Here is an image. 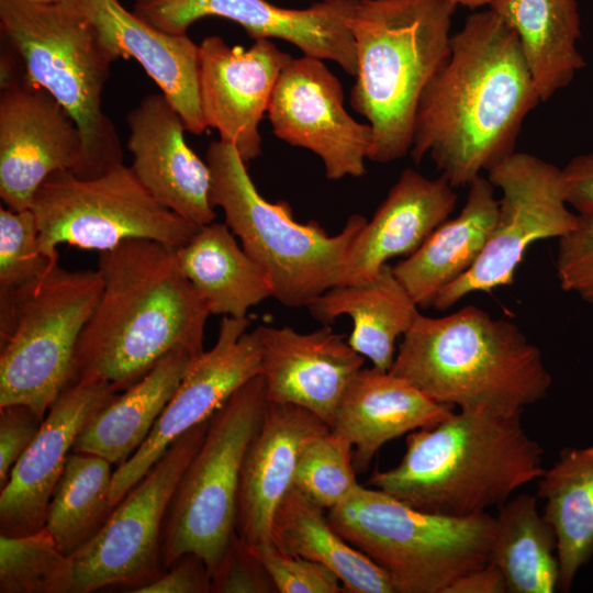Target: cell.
<instances>
[{"label":"cell","mask_w":593,"mask_h":593,"mask_svg":"<svg viewBox=\"0 0 593 593\" xmlns=\"http://www.w3.org/2000/svg\"><path fill=\"white\" fill-rule=\"evenodd\" d=\"M447 0H358L348 21L357 69L353 109L368 120V159L388 164L412 146L421 97L451 48Z\"/></svg>","instance_id":"obj_5"},{"label":"cell","mask_w":593,"mask_h":593,"mask_svg":"<svg viewBox=\"0 0 593 593\" xmlns=\"http://www.w3.org/2000/svg\"><path fill=\"white\" fill-rule=\"evenodd\" d=\"M279 593H342L339 578L327 567L279 550L272 542L250 547Z\"/></svg>","instance_id":"obj_38"},{"label":"cell","mask_w":593,"mask_h":593,"mask_svg":"<svg viewBox=\"0 0 593 593\" xmlns=\"http://www.w3.org/2000/svg\"><path fill=\"white\" fill-rule=\"evenodd\" d=\"M130 592L208 593L211 592V574L200 557L186 553L163 571L157 579Z\"/></svg>","instance_id":"obj_42"},{"label":"cell","mask_w":593,"mask_h":593,"mask_svg":"<svg viewBox=\"0 0 593 593\" xmlns=\"http://www.w3.org/2000/svg\"><path fill=\"white\" fill-rule=\"evenodd\" d=\"M566 200L578 214L593 213V150L573 157L561 169Z\"/></svg>","instance_id":"obj_43"},{"label":"cell","mask_w":593,"mask_h":593,"mask_svg":"<svg viewBox=\"0 0 593 593\" xmlns=\"http://www.w3.org/2000/svg\"><path fill=\"white\" fill-rule=\"evenodd\" d=\"M328 429L322 418L301 406L268 402L239 477L235 530L248 546L271 542L272 518L293 486L303 447Z\"/></svg>","instance_id":"obj_22"},{"label":"cell","mask_w":593,"mask_h":593,"mask_svg":"<svg viewBox=\"0 0 593 593\" xmlns=\"http://www.w3.org/2000/svg\"><path fill=\"white\" fill-rule=\"evenodd\" d=\"M390 371L443 405L504 416L522 415L552 382L516 324L472 304L440 317L418 313Z\"/></svg>","instance_id":"obj_4"},{"label":"cell","mask_w":593,"mask_h":593,"mask_svg":"<svg viewBox=\"0 0 593 593\" xmlns=\"http://www.w3.org/2000/svg\"><path fill=\"white\" fill-rule=\"evenodd\" d=\"M452 412L390 370L362 367L348 384L331 429L356 447L354 466L362 472L384 444L433 427Z\"/></svg>","instance_id":"obj_25"},{"label":"cell","mask_w":593,"mask_h":593,"mask_svg":"<svg viewBox=\"0 0 593 593\" xmlns=\"http://www.w3.org/2000/svg\"><path fill=\"white\" fill-rule=\"evenodd\" d=\"M111 466L96 455L74 451L68 455L53 491L44 526L64 555L76 552L110 516Z\"/></svg>","instance_id":"obj_34"},{"label":"cell","mask_w":593,"mask_h":593,"mask_svg":"<svg viewBox=\"0 0 593 593\" xmlns=\"http://www.w3.org/2000/svg\"><path fill=\"white\" fill-rule=\"evenodd\" d=\"M490 9L516 33L540 102L584 67L577 0H493Z\"/></svg>","instance_id":"obj_29"},{"label":"cell","mask_w":593,"mask_h":593,"mask_svg":"<svg viewBox=\"0 0 593 593\" xmlns=\"http://www.w3.org/2000/svg\"><path fill=\"white\" fill-rule=\"evenodd\" d=\"M199 356L186 349L166 354L89 421L71 451L96 455L118 467L124 463L147 438Z\"/></svg>","instance_id":"obj_27"},{"label":"cell","mask_w":593,"mask_h":593,"mask_svg":"<svg viewBox=\"0 0 593 593\" xmlns=\"http://www.w3.org/2000/svg\"><path fill=\"white\" fill-rule=\"evenodd\" d=\"M261 376L269 403L301 406L332 426L337 406L365 357L325 325L310 333L290 326H257Z\"/></svg>","instance_id":"obj_21"},{"label":"cell","mask_w":593,"mask_h":593,"mask_svg":"<svg viewBox=\"0 0 593 593\" xmlns=\"http://www.w3.org/2000/svg\"><path fill=\"white\" fill-rule=\"evenodd\" d=\"M34 2H42V3H52V2H59V1H66V0H29Z\"/></svg>","instance_id":"obj_46"},{"label":"cell","mask_w":593,"mask_h":593,"mask_svg":"<svg viewBox=\"0 0 593 593\" xmlns=\"http://www.w3.org/2000/svg\"><path fill=\"white\" fill-rule=\"evenodd\" d=\"M344 101L339 79L322 59L303 55L282 69L267 110L275 135L315 154L329 180L365 175L372 146L371 126L356 121Z\"/></svg>","instance_id":"obj_16"},{"label":"cell","mask_w":593,"mask_h":593,"mask_svg":"<svg viewBox=\"0 0 593 593\" xmlns=\"http://www.w3.org/2000/svg\"><path fill=\"white\" fill-rule=\"evenodd\" d=\"M539 102L514 30L491 9L475 12L421 97L411 157L428 156L454 188L469 186L515 152Z\"/></svg>","instance_id":"obj_1"},{"label":"cell","mask_w":593,"mask_h":593,"mask_svg":"<svg viewBox=\"0 0 593 593\" xmlns=\"http://www.w3.org/2000/svg\"><path fill=\"white\" fill-rule=\"evenodd\" d=\"M97 270L102 290L78 340L69 385L104 381L122 392L174 349L204 351L211 314L175 247L126 239L99 253Z\"/></svg>","instance_id":"obj_2"},{"label":"cell","mask_w":593,"mask_h":593,"mask_svg":"<svg viewBox=\"0 0 593 593\" xmlns=\"http://www.w3.org/2000/svg\"><path fill=\"white\" fill-rule=\"evenodd\" d=\"M118 58H134L181 116L186 128L205 130L199 96V45L187 33H167L120 0H77Z\"/></svg>","instance_id":"obj_24"},{"label":"cell","mask_w":593,"mask_h":593,"mask_svg":"<svg viewBox=\"0 0 593 593\" xmlns=\"http://www.w3.org/2000/svg\"><path fill=\"white\" fill-rule=\"evenodd\" d=\"M206 163L211 202L267 277L275 299L289 307L307 306L335 286L365 216H349L338 234L329 235L316 221H295L287 201L266 200L233 145L211 142Z\"/></svg>","instance_id":"obj_7"},{"label":"cell","mask_w":593,"mask_h":593,"mask_svg":"<svg viewBox=\"0 0 593 593\" xmlns=\"http://www.w3.org/2000/svg\"><path fill=\"white\" fill-rule=\"evenodd\" d=\"M72 568L44 527L25 536L0 535L1 593H71Z\"/></svg>","instance_id":"obj_35"},{"label":"cell","mask_w":593,"mask_h":593,"mask_svg":"<svg viewBox=\"0 0 593 593\" xmlns=\"http://www.w3.org/2000/svg\"><path fill=\"white\" fill-rule=\"evenodd\" d=\"M468 187L459 214L440 224L415 253L392 266L418 307L433 306L437 294L474 265L494 227L499 211L495 187L482 176Z\"/></svg>","instance_id":"obj_26"},{"label":"cell","mask_w":593,"mask_h":593,"mask_svg":"<svg viewBox=\"0 0 593 593\" xmlns=\"http://www.w3.org/2000/svg\"><path fill=\"white\" fill-rule=\"evenodd\" d=\"M130 166L143 187L164 206L197 226L214 222L211 170L187 144L186 125L160 93H152L128 112Z\"/></svg>","instance_id":"obj_20"},{"label":"cell","mask_w":593,"mask_h":593,"mask_svg":"<svg viewBox=\"0 0 593 593\" xmlns=\"http://www.w3.org/2000/svg\"><path fill=\"white\" fill-rule=\"evenodd\" d=\"M0 29L26 78L48 91L77 123L83 153L75 176L91 179L123 164L118 132L102 109L116 58L77 0H0Z\"/></svg>","instance_id":"obj_6"},{"label":"cell","mask_w":593,"mask_h":593,"mask_svg":"<svg viewBox=\"0 0 593 593\" xmlns=\"http://www.w3.org/2000/svg\"><path fill=\"white\" fill-rule=\"evenodd\" d=\"M306 307L312 317L324 324L342 315L350 316L354 326L349 345L383 371L393 365L396 339L419 313L390 264L371 280L329 288Z\"/></svg>","instance_id":"obj_28"},{"label":"cell","mask_w":593,"mask_h":593,"mask_svg":"<svg viewBox=\"0 0 593 593\" xmlns=\"http://www.w3.org/2000/svg\"><path fill=\"white\" fill-rule=\"evenodd\" d=\"M505 578L497 566L488 562L454 580L444 593H506Z\"/></svg>","instance_id":"obj_44"},{"label":"cell","mask_w":593,"mask_h":593,"mask_svg":"<svg viewBox=\"0 0 593 593\" xmlns=\"http://www.w3.org/2000/svg\"><path fill=\"white\" fill-rule=\"evenodd\" d=\"M358 0H321L304 9L267 0H135L133 12L156 27L183 34L195 21L219 16L254 40H282L303 55L332 60L355 77L356 48L348 21Z\"/></svg>","instance_id":"obj_17"},{"label":"cell","mask_w":593,"mask_h":593,"mask_svg":"<svg viewBox=\"0 0 593 593\" xmlns=\"http://www.w3.org/2000/svg\"><path fill=\"white\" fill-rule=\"evenodd\" d=\"M0 65V197L21 211L51 174L78 172L83 144L69 112L19 74L12 53L2 54Z\"/></svg>","instance_id":"obj_14"},{"label":"cell","mask_w":593,"mask_h":593,"mask_svg":"<svg viewBox=\"0 0 593 593\" xmlns=\"http://www.w3.org/2000/svg\"><path fill=\"white\" fill-rule=\"evenodd\" d=\"M538 497L521 493L500 506L489 561L502 571L510 593H551L558 589V541L539 513Z\"/></svg>","instance_id":"obj_33"},{"label":"cell","mask_w":593,"mask_h":593,"mask_svg":"<svg viewBox=\"0 0 593 593\" xmlns=\"http://www.w3.org/2000/svg\"><path fill=\"white\" fill-rule=\"evenodd\" d=\"M455 188L444 176L427 178L404 169L354 239L335 286L374 278L394 257H409L454 212Z\"/></svg>","instance_id":"obj_23"},{"label":"cell","mask_w":593,"mask_h":593,"mask_svg":"<svg viewBox=\"0 0 593 593\" xmlns=\"http://www.w3.org/2000/svg\"><path fill=\"white\" fill-rule=\"evenodd\" d=\"M456 8L458 5L466 7L468 9H479L484 5H490L493 0H447Z\"/></svg>","instance_id":"obj_45"},{"label":"cell","mask_w":593,"mask_h":593,"mask_svg":"<svg viewBox=\"0 0 593 593\" xmlns=\"http://www.w3.org/2000/svg\"><path fill=\"white\" fill-rule=\"evenodd\" d=\"M323 507L294 485L272 518L271 542L281 551L331 569L348 593H395L390 577L331 525Z\"/></svg>","instance_id":"obj_31"},{"label":"cell","mask_w":593,"mask_h":593,"mask_svg":"<svg viewBox=\"0 0 593 593\" xmlns=\"http://www.w3.org/2000/svg\"><path fill=\"white\" fill-rule=\"evenodd\" d=\"M537 482L542 515L558 541V589L568 592L579 569L593 558V445L562 449Z\"/></svg>","instance_id":"obj_32"},{"label":"cell","mask_w":593,"mask_h":593,"mask_svg":"<svg viewBox=\"0 0 593 593\" xmlns=\"http://www.w3.org/2000/svg\"><path fill=\"white\" fill-rule=\"evenodd\" d=\"M544 449L521 415L459 410L411 432L401 461L368 482L419 511L467 517L501 506L542 474Z\"/></svg>","instance_id":"obj_3"},{"label":"cell","mask_w":593,"mask_h":593,"mask_svg":"<svg viewBox=\"0 0 593 593\" xmlns=\"http://www.w3.org/2000/svg\"><path fill=\"white\" fill-rule=\"evenodd\" d=\"M556 268L564 291L593 304V213L578 214L575 227L559 238Z\"/></svg>","instance_id":"obj_39"},{"label":"cell","mask_w":593,"mask_h":593,"mask_svg":"<svg viewBox=\"0 0 593 593\" xmlns=\"http://www.w3.org/2000/svg\"><path fill=\"white\" fill-rule=\"evenodd\" d=\"M292 56L271 40L245 48L211 35L199 45V96L206 128L233 145L248 164L261 155L259 124L282 69Z\"/></svg>","instance_id":"obj_18"},{"label":"cell","mask_w":593,"mask_h":593,"mask_svg":"<svg viewBox=\"0 0 593 593\" xmlns=\"http://www.w3.org/2000/svg\"><path fill=\"white\" fill-rule=\"evenodd\" d=\"M214 593H275L265 566L235 532L211 575Z\"/></svg>","instance_id":"obj_40"},{"label":"cell","mask_w":593,"mask_h":593,"mask_svg":"<svg viewBox=\"0 0 593 593\" xmlns=\"http://www.w3.org/2000/svg\"><path fill=\"white\" fill-rule=\"evenodd\" d=\"M44 418L24 404L0 407V489L11 470L37 435Z\"/></svg>","instance_id":"obj_41"},{"label":"cell","mask_w":593,"mask_h":593,"mask_svg":"<svg viewBox=\"0 0 593 593\" xmlns=\"http://www.w3.org/2000/svg\"><path fill=\"white\" fill-rule=\"evenodd\" d=\"M268 404L265 380L256 376L210 418L205 437L171 499L163 529L161 567L186 553L200 557L210 574L236 527L243 460Z\"/></svg>","instance_id":"obj_10"},{"label":"cell","mask_w":593,"mask_h":593,"mask_svg":"<svg viewBox=\"0 0 593 593\" xmlns=\"http://www.w3.org/2000/svg\"><path fill=\"white\" fill-rule=\"evenodd\" d=\"M210 418L174 441L99 532L69 556L71 593L112 585L134 590L161 574L165 518L177 485L205 437Z\"/></svg>","instance_id":"obj_12"},{"label":"cell","mask_w":593,"mask_h":593,"mask_svg":"<svg viewBox=\"0 0 593 593\" xmlns=\"http://www.w3.org/2000/svg\"><path fill=\"white\" fill-rule=\"evenodd\" d=\"M234 236L226 223L212 222L177 247L176 255L210 314L246 317L249 309L272 296V290Z\"/></svg>","instance_id":"obj_30"},{"label":"cell","mask_w":593,"mask_h":593,"mask_svg":"<svg viewBox=\"0 0 593 593\" xmlns=\"http://www.w3.org/2000/svg\"><path fill=\"white\" fill-rule=\"evenodd\" d=\"M58 262L42 250L36 219L30 209H0V301L33 282Z\"/></svg>","instance_id":"obj_37"},{"label":"cell","mask_w":593,"mask_h":593,"mask_svg":"<svg viewBox=\"0 0 593 593\" xmlns=\"http://www.w3.org/2000/svg\"><path fill=\"white\" fill-rule=\"evenodd\" d=\"M351 448L332 429L313 437L299 456L293 485L323 508L337 506L359 485Z\"/></svg>","instance_id":"obj_36"},{"label":"cell","mask_w":593,"mask_h":593,"mask_svg":"<svg viewBox=\"0 0 593 593\" xmlns=\"http://www.w3.org/2000/svg\"><path fill=\"white\" fill-rule=\"evenodd\" d=\"M102 290L98 270L58 264L0 301V407L45 417L69 385L75 353Z\"/></svg>","instance_id":"obj_9"},{"label":"cell","mask_w":593,"mask_h":593,"mask_svg":"<svg viewBox=\"0 0 593 593\" xmlns=\"http://www.w3.org/2000/svg\"><path fill=\"white\" fill-rule=\"evenodd\" d=\"M249 318L223 316L214 346L191 365L149 435L113 471L112 511L157 462L168 447L208 421L240 387L261 374L262 349L258 327Z\"/></svg>","instance_id":"obj_15"},{"label":"cell","mask_w":593,"mask_h":593,"mask_svg":"<svg viewBox=\"0 0 593 593\" xmlns=\"http://www.w3.org/2000/svg\"><path fill=\"white\" fill-rule=\"evenodd\" d=\"M31 210L41 248L54 262L60 244L101 253L126 239H149L177 248L200 227L160 204L124 164L91 179L54 171Z\"/></svg>","instance_id":"obj_11"},{"label":"cell","mask_w":593,"mask_h":593,"mask_svg":"<svg viewBox=\"0 0 593 593\" xmlns=\"http://www.w3.org/2000/svg\"><path fill=\"white\" fill-rule=\"evenodd\" d=\"M486 172L502 191L494 227L474 265L437 294L435 310L446 311L472 292L512 284L533 243L560 238L578 223L564 197L561 169L553 164L513 152Z\"/></svg>","instance_id":"obj_13"},{"label":"cell","mask_w":593,"mask_h":593,"mask_svg":"<svg viewBox=\"0 0 593 593\" xmlns=\"http://www.w3.org/2000/svg\"><path fill=\"white\" fill-rule=\"evenodd\" d=\"M333 528L390 577L395 593H444L461 574L489 562L495 517H451L414 508L358 485L328 510Z\"/></svg>","instance_id":"obj_8"},{"label":"cell","mask_w":593,"mask_h":593,"mask_svg":"<svg viewBox=\"0 0 593 593\" xmlns=\"http://www.w3.org/2000/svg\"><path fill=\"white\" fill-rule=\"evenodd\" d=\"M118 393L104 381L76 383L55 400L1 489L0 535L25 536L44 528L53 491L75 440Z\"/></svg>","instance_id":"obj_19"}]
</instances>
